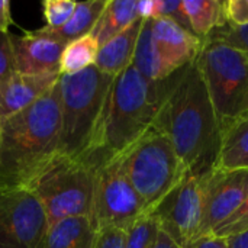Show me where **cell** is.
<instances>
[{
	"mask_svg": "<svg viewBox=\"0 0 248 248\" xmlns=\"http://www.w3.org/2000/svg\"><path fill=\"white\" fill-rule=\"evenodd\" d=\"M219 128L248 112V55L209 35L196 58Z\"/></svg>",
	"mask_w": 248,
	"mask_h": 248,
	"instance_id": "cell-7",
	"label": "cell"
},
{
	"mask_svg": "<svg viewBox=\"0 0 248 248\" xmlns=\"http://www.w3.org/2000/svg\"><path fill=\"white\" fill-rule=\"evenodd\" d=\"M155 125L169 137L187 174L205 179L214 171L221 128L196 60L169 77Z\"/></svg>",
	"mask_w": 248,
	"mask_h": 248,
	"instance_id": "cell-1",
	"label": "cell"
},
{
	"mask_svg": "<svg viewBox=\"0 0 248 248\" xmlns=\"http://www.w3.org/2000/svg\"><path fill=\"white\" fill-rule=\"evenodd\" d=\"M118 158L147 214L187 176L169 137L155 124Z\"/></svg>",
	"mask_w": 248,
	"mask_h": 248,
	"instance_id": "cell-5",
	"label": "cell"
},
{
	"mask_svg": "<svg viewBox=\"0 0 248 248\" xmlns=\"http://www.w3.org/2000/svg\"><path fill=\"white\" fill-rule=\"evenodd\" d=\"M94 238L89 217L67 218L48 227L38 248H92Z\"/></svg>",
	"mask_w": 248,
	"mask_h": 248,
	"instance_id": "cell-17",
	"label": "cell"
},
{
	"mask_svg": "<svg viewBox=\"0 0 248 248\" xmlns=\"http://www.w3.org/2000/svg\"><path fill=\"white\" fill-rule=\"evenodd\" d=\"M132 65L138 70V73L144 78L153 83H158L170 77V74L164 67L161 55L157 49L155 41L153 38L150 19L142 20V26L140 31V36L132 58Z\"/></svg>",
	"mask_w": 248,
	"mask_h": 248,
	"instance_id": "cell-19",
	"label": "cell"
},
{
	"mask_svg": "<svg viewBox=\"0 0 248 248\" xmlns=\"http://www.w3.org/2000/svg\"><path fill=\"white\" fill-rule=\"evenodd\" d=\"M182 6L193 35L202 41L227 25L221 0H182Z\"/></svg>",
	"mask_w": 248,
	"mask_h": 248,
	"instance_id": "cell-20",
	"label": "cell"
},
{
	"mask_svg": "<svg viewBox=\"0 0 248 248\" xmlns=\"http://www.w3.org/2000/svg\"><path fill=\"white\" fill-rule=\"evenodd\" d=\"M12 23L10 3L7 0H0V32H9Z\"/></svg>",
	"mask_w": 248,
	"mask_h": 248,
	"instance_id": "cell-33",
	"label": "cell"
},
{
	"mask_svg": "<svg viewBox=\"0 0 248 248\" xmlns=\"http://www.w3.org/2000/svg\"><path fill=\"white\" fill-rule=\"evenodd\" d=\"M16 73L12 35L9 32H0V81Z\"/></svg>",
	"mask_w": 248,
	"mask_h": 248,
	"instance_id": "cell-28",
	"label": "cell"
},
{
	"mask_svg": "<svg viewBox=\"0 0 248 248\" xmlns=\"http://www.w3.org/2000/svg\"><path fill=\"white\" fill-rule=\"evenodd\" d=\"M142 19H137L124 32L99 46L94 67L110 77H116L132 64Z\"/></svg>",
	"mask_w": 248,
	"mask_h": 248,
	"instance_id": "cell-16",
	"label": "cell"
},
{
	"mask_svg": "<svg viewBox=\"0 0 248 248\" xmlns=\"http://www.w3.org/2000/svg\"><path fill=\"white\" fill-rule=\"evenodd\" d=\"M49 227L36 196L26 187H0V248H38Z\"/></svg>",
	"mask_w": 248,
	"mask_h": 248,
	"instance_id": "cell-9",
	"label": "cell"
},
{
	"mask_svg": "<svg viewBox=\"0 0 248 248\" xmlns=\"http://www.w3.org/2000/svg\"><path fill=\"white\" fill-rule=\"evenodd\" d=\"M151 248H180L167 234H164L161 230H158V234L153 243Z\"/></svg>",
	"mask_w": 248,
	"mask_h": 248,
	"instance_id": "cell-34",
	"label": "cell"
},
{
	"mask_svg": "<svg viewBox=\"0 0 248 248\" xmlns=\"http://www.w3.org/2000/svg\"><path fill=\"white\" fill-rule=\"evenodd\" d=\"M203 217L201 237L212 234L247 199L248 170L212 171L202 179Z\"/></svg>",
	"mask_w": 248,
	"mask_h": 248,
	"instance_id": "cell-11",
	"label": "cell"
},
{
	"mask_svg": "<svg viewBox=\"0 0 248 248\" xmlns=\"http://www.w3.org/2000/svg\"><path fill=\"white\" fill-rule=\"evenodd\" d=\"M60 126L58 81L31 106L0 121V187H28L58 153Z\"/></svg>",
	"mask_w": 248,
	"mask_h": 248,
	"instance_id": "cell-3",
	"label": "cell"
},
{
	"mask_svg": "<svg viewBox=\"0 0 248 248\" xmlns=\"http://www.w3.org/2000/svg\"><path fill=\"white\" fill-rule=\"evenodd\" d=\"M99 44L93 35H86L67 44L60 64V76L76 74L94 65Z\"/></svg>",
	"mask_w": 248,
	"mask_h": 248,
	"instance_id": "cell-22",
	"label": "cell"
},
{
	"mask_svg": "<svg viewBox=\"0 0 248 248\" xmlns=\"http://www.w3.org/2000/svg\"><path fill=\"white\" fill-rule=\"evenodd\" d=\"M158 228L180 248L201 238L203 217L202 179L187 174L153 212Z\"/></svg>",
	"mask_w": 248,
	"mask_h": 248,
	"instance_id": "cell-10",
	"label": "cell"
},
{
	"mask_svg": "<svg viewBox=\"0 0 248 248\" xmlns=\"http://www.w3.org/2000/svg\"><path fill=\"white\" fill-rule=\"evenodd\" d=\"M26 189L41 202L49 225L67 218L89 217L94 190V169L84 158L57 153Z\"/></svg>",
	"mask_w": 248,
	"mask_h": 248,
	"instance_id": "cell-6",
	"label": "cell"
},
{
	"mask_svg": "<svg viewBox=\"0 0 248 248\" xmlns=\"http://www.w3.org/2000/svg\"><path fill=\"white\" fill-rule=\"evenodd\" d=\"M74 0H44L42 13L45 19V29L54 31L64 26L74 13L76 9Z\"/></svg>",
	"mask_w": 248,
	"mask_h": 248,
	"instance_id": "cell-24",
	"label": "cell"
},
{
	"mask_svg": "<svg viewBox=\"0 0 248 248\" xmlns=\"http://www.w3.org/2000/svg\"><path fill=\"white\" fill-rule=\"evenodd\" d=\"M211 35L234 45L235 48L244 51L248 55V26L243 28H234V26H222L217 31H214Z\"/></svg>",
	"mask_w": 248,
	"mask_h": 248,
	"instance_id": "cell-29",
	"label": "cell"
},
{
	"mask_svg": "<svg viewBox=\"0 0 248 248\" xmlns=\"http://www.w3.org/2000/svg\"><path fill=\"white\" fill-rule=\"evenodd\" d=\"M167 17L186 31L192 32L187 16L183 10L182 0H155V15L154 17ZM193 33V32H192Z\"/></svg>",
	"mask_w": 248,
	"mask_h": 248,
	"instance_id": "cell-26",
	"label": "cell"
},
{
	"mask_svg": "<svg viewBox=\"0 0 248 248\" xmlns=\"http://www.w3.org/2000/svg\"><path fill=\"white\" fill-rule=\"evenodd\" d=\"M112 80L113 77L103 74L94 65L76 74L60 76L58 153L81 158L87 151Z\"/></svg>",
	"mask_w": 248,
	"mask_h": 248,
	"instance_id": "cell-4",
	"label": "cell"
},
{
	"mask_svg": "<svg viewBox=\"0 0 248 248\" xmlns=\"http://www.w3.org/2000/svg\"><path fill=\"white\" fill-rule=\"evenodd\" d=\"M15 67L23 74H60V64L67 44L44 31L25 32L12 36Z\"/></svg>",
	"mask_w": 248,
	"mask_h": 248,
	"instance_id": "cell-12",
	"label": "cell"
},
{
	"mask_svg": "<svg viewBox=\"0 0 248 248\" xmlns=\"http://www.w3.org/2000/svg\"><path fill=\"white\" fill-rule=\"evenodd\" d=\"M228 247L230 248H248V230L228 237Z\"/></svg>",
	"mask_w": 248,
	"mask_h": 248,
	"instance_id": "cell-35",
	"label": "cell"
},
{
	"mask_svg": "<svg viewBox=\"0 0 248 248\" xmlns=\"http://www.w3.org/2000/svg\"><path fill=\"white\" fill-rule=\"evenodd\" d=\"M167 80L148 81L132 64L113 77L93 138L81 158L94 169L140 140L157 121Z\"/></svg>",
	"mask_w": 248,
	"mask_h": 248,
	"instance_id": "cell-2",
	"label": "cell"
},
{
	"mask_svg": "<svg viewBox=\"0 0 248 248\" xmlns=\"http://www.w3.org/2000/svg\"><path fill=\"white\" fill-rule=\"evenodd\" d=\"M106 3H108V0L77 1L73 16L64 26L54 29V31H48L45 28H42V29L52 33L58 39L64 41L65 44H70L71 41H76V39L90 35L93 32Z\"/></svg>",
	"mask_w": 248,
	"mask_h": 248,
	"instance_id": "cell-21",
	"label": "cell"
},
{
	"mask_svg": "<svg viewBox=\"0 0 248 248\" xmlns=\"http://www.w3.org/2000/svg\"><path fill=\"white\" fill-rule=\"evenodd\" d=\"M246 230H248V196L247 199L243 202V205L221 227H218L212 234L222 237V238H228V237L240 234Z\"/></svg>",
	"mask_w": 248,
	"mask_h": 248,
	"instance_id": "cell-25",
	"label": "cell"
},
{
	"mask_svg": "<svg viewBox=\"0 0 248 248\" xmlns=\"http://www.w3.org/2000/svg\"><path fill=\"white\" fill-rule=\"evenodd\" d=\"M248 170V112L225 124L219 134L214 171Z\"/></svg>",
	"mask_w": 248,
	"mask_h": 248,
	"instance_id": "cell-15",
	"label": "cell"
},
{
	"mask_svg": "<svg viewBox=\"0 0 248 248\" xmlns=\"http://www.w3.org/2000/svg\"><path fill=\"white\" fill-rule=\"evenodd\" d=\"M150 23L157 49L170 76L198 58L202 39L167 17H153Z\"/></svg>",
	"mask_w": 248,
	"mask_h": 248,
	"instance_id": "cell-13",
	"label": "cell"
},
{
	"mask_svg": "<svg viewBox=\"0 0 248 248\" xmlns=\"http://www.w3.org/2000/svg\"><path fill=\"white\" fill-rule=\"evenodd\" d=\"M60 78V74L13 73L0 81V121L9 118L42 97Z\"/></svg>",
	"mask_w": 248,
	"mask_h": 248,
	"instance_id": "cell-14",
	"label": "cell"
},
{
	"mask_svg": "<svg viewBox=\"0 0 248 248\" xmlns=\"http://www.w3.org/2000/svg\"><path fill=\"white\" fill-rule=\"evenodd\" d=\"M137 13L142 20L153 19L155 15V0H141L137 1Z\"/></svg>",
	"mask_w": 248,
	"mask_h": 248,
	"instance_id": "cell-32",
	"label": "cell"
},
{
	"mask_svg": "<svg viewBox=\"0 0 248 248\" xmlns=\"http://www.w3.org/2000/svg\"><path fill=\"white\" fill-rule=\"evenodd\" d=\"M224 17L228 26H248V0L224 1Z\"/></svg>",
	"mask_w": 248,
	"mask_h": 248,
	"instance_id": "cell-27",
	"label": "cell"
},
{
	"mask_svg": "<svg viewBox=\"0 0 248 248\" xmlns=\"http://www.w3.org/2000/svg\"><path fill=\"white\" fill-rule=\"evenodd\" d=\"M138 17L137 0H108L93 32L99 46L124 32Z\"/></svg>",
	"mask_w": 248,
	"mask_h": 248,
	"instance_id": "cell-18",
	"label": "cell"
},
{
	"mask_svg": "<svg viewBox=\"0 0 248 248\" xmlns=\"http://www.w3.org/2000/svg\"><path fill=\"white\" fill-rule=\"evenodd\" d=\"M189 248H230L228 247V240L218 237L215 234H208L202 235L198 238Z\"/></svg>",
	"mask_w": 248,
	"mask_h": 248,
	"instance_id": "cell-31",
	"label": "cell"
},
{
	"mask_svg": "<svg viewBox=\"0 0 248 248\" xmlns=\"http://www.w3.org/2000/svg\"><path fill=\"white\" fill-rule=\"evenodd\" d=\"M158 224L153 214L142 215L128 231L124 248H151L157 234Z\"/></svg>",
	"mask_w": 248,
	"mask_h": 248,
	"instance_id": "cell-23",
	"label": "cell"
},
{
	"mask_svg": "<svg viewBox=\"0 0 248 248\" xmlns=\"http://www.w3.org/2000/svg\"><path fill=\"white\" fill-rule=\"evenodd\" d=\"M126 231L119 228H103L96 232L92 248H124Z\"/></svg>",
	"mask_w": 248,
	"mask_h": 248,
	"instance_id": "cell-30",
	"label": "cell"
},
{
	"mask_svg": "<svg viewBox=\"0 0 248 248\" xmlns=\"http://www.w3.org/2000/svg\"><path fill=\"white\" fill-rule=\"evenodd\" d=\"M145 214L144 203L125 176L118 157L94 167V190L89 219L96 232L103 228L128 231Z\"/></svg>",
	"mask_w": 248,
	"mask_h": 248,
	"instance_id": "cell-8",
	"label": "cell"
}]
</instances>
